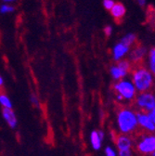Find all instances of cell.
I'll return each instance as SVG.
<instances>
[{
	"instance_id": "7c38bea8",
	"label": "cell",
	"mask_w": 155,
	"mask_h": 156,
	"mask_svg": "<svg viewBox=\"0 0 155 156\" xmlns=\"http://www.w3.org/2000/svg\"><path fill=\"white\" fill-rule=\"evenodd\" d=\"M104 139V133L102 131H93L90 135V142L94 150H100L102 140Z\"/></svg>"
},
{
	"instance_id": "ac0fdd59",
	"label": "cell",
	"mask_w": 155,
	"mask_h": 156,
	"mask_svg": "<svg viewBox=\"0 0 155 156\" xmlns=\"http://www.w3.org/2000/svg\"><path fill=\"white\" fill-rule=\"evenodd\" d=\"M103 8L106 9V10H111V9L113 7V5L115 4V1L114 0H103Z\"/></svg>"
},
{
	"instance_id": "9c48e42d",
	"label": "cell",
	"mask_w": 155,
	"mask_h": 156,
	"mask_svg": "<svg viewBox=\"0 0 155 156\" xmlns=\"http://www.w3.org/2000/svg\"><path fill=\"white\" fill-rule=\"evenodd\" d=\"M137 122L138 125L147 129L150 132H154L155 130V121L151 120L148 113L139 112L137 113Z\"/></svg>"
},
{
	"instance_id": "6da1fadb",
	"label": "cell",
	"mask_w": 155,
	"mask_h": 156,
	"mask_svg": "<svg viewBox=\"0 0 155 156\" xmlns=\"http://www.w3.org/2000/svg\"><path fill=\"white\" fill-rule=\"evenodd\" d=\"M132 82L137 91L148 92L153 85V73L149 69L140 66L133 72Z\"/></svg>"
},
{
	"instance_id": "30bf717a",
	"label": "cell",
	"mask_w": 155,
	"mask_h": 156,
	"mask_svg": "<svg viewBox=\"0 0 155 156\" xmlns=\"http://www.w3.org/2000/svg\"><path fill=\"white\" fill-rule=\"evenodd\" d=\"M2 115L4 117L5 121L7 122V124L9 126L10 128L14 129L17 125H18V120L15 112H13L12 109H8V108H3L2 110Z\"/></svg>"
},
{
	"instance_id": "ffe728a7",
	"label": "cell",
	"mask_w": 155,
	"mask_h": 156,
	"mask_svg": "<svg viewBox=\"0 0 155 156\" xmlns=\"http://www.w3.org/2000/svg\"><path fill=\"white\" fill-rule=\"evenodd\" d=\"M105 155L106 156H117V155H116L115 151L111 147H107L105 149Z\"/></svg>"
},
{
	"instance_id": "7a4b0ae2",
	"label": "cell",
	"mask_w": 155,
	"mask_h": 156,
	"mask_svg": "<svg viewBox=\"0 0 155 156\" xmlns=\"http://www.w3.org/2000/svg\"><path fill=\"white\" fill-rule=\"evenodd\" d=\"M117 124L119 129L124 134L133 132L138 126L137 114L129 109H123L118 112Z\"/></svg>"
},
{
	"instance_id": "484cf974",
	"label": "cell",
	"mask_w": 155,
	"mask_h": 156,
	"mask_svg": "<svg viewBox=\"0 0 155 156\" xmlns=\"http://www.w3.org/2000/svg\"><path fill=\"white\" fill-rule=\"evenodd\" d=\"M150 154H151V156H155V151L152 152V153H150Z\"/></svg>"
},
{
	"instance_id": "277c9868",
	"label": "cell",
	"mask_w": 155,
	"mask_h": 156,
	"mask_svg": "<svg viewBox=\"0 0 155 156\" xmlns=\"http://www.w3.org/2000/svg\"><path fill=\"white\" fill-rule=\"evenodd\" d=\"M131 68V62L127 60H121L117 64L112 65L110 69L111 77L115 81H120L127 75Z\"/></svg>"
},
{
	"instance_id": "7402d4cb",
	"label": "cell",
	"mask_w": 155,
	"mask_h": 156,
	"mask_svg": "<svg viewBox=\"0 0 155 156\" xmlns=\"http://www.w3.org/2000/svg\"><path fill=\"white\" fill-rule=\"evenodd\" d=\"M132 152L131 150H124V151H119V156H131Z\"/></svg>"
},
{
	"instance_id": "3957f363",
	"label": "cell",
	"mask_w": 155,
	"mask_h": 156,
	"mask_svg": "<svg viewBox=\"0 0 155 156\" xmlns=\"http://www.w3.org/2000/svg\"><path fill=\"white\" fill-rule=\"evenodd\" d=\"M114 89L123 100H132L137 94L133 82L129 79H122L118 81L114 85Z\"/></svg>"
},
{
	"instance_id": "8fae6325",
	"label": "cell",
	"mask_w": 155,
	"mask_h": 156,
	"mask_svg": "<svg viewBox=\"0 0 155 156\" xmlns=\"http://www.w3.org/2000/svg\"><path fill=\"white\" fill-rule=\"evenodd\" d=\"M110 12L114 20H116V21H120V20H122L125 17V15L126 13V9L124 4L118 2L113 5V7L111 9Z\"/></svg>"
},
{
	"instance_id": "44dd1931",
	"label": "cell",
	"mask_w": 155,
	"mask_h": 156,
	"mask_svg": "<svg viewBox=\"0 0 155 156\" xmlns=\"http://www.w3.org/2000/svg\"><path fill=\"white\" fill-rule=\"evenodd\" d=\"M104 34H105V35L106 36H111V34H112V31H113V29H112V27L111 26V25H106L105 27H104Z\"/></svg>"
},
{
	"instance_id": "d6986e66",
	"label": "cell",
	"mask_w": 155,
	"mask_h": 156,
	"mask_svg": "<svg viewBox=\"0 0 155 156\" xmlns=\"http://www.w3.org/2000/svg\"><path fill=\"white\" fill-rule=\"evenodd\" d=\"M30 101H31L32 104H33L35 107H37V108L40 107V101H39V100H38V97L35 94H33V93L31 94V96H30Z\"/></svg>"
},
{
	"instance_id": "5b68a950",
	"label": "cell",
	"mask_w": 155,
	"mask_h": 156,
	"mask_svg": "<svg viewBox=\"0 0 155 156\" xmlns=\"http://www.w3.org/2000/svg\"><path fill=\"white\" fill-rule=\"evenodd\" d=\"M137 104L147 112L153 111L155 110V98L150 92H142L137 97Z\"/></svg>"
},
{
	"instance_id": "4fadbf2b",
	"label": "cell",
	"mask_w": 155,
	"mask_h": 156,
	"mask_svg": "<svg viewBox=\"0 0 155 156\" xmlns=\"http://www.w3.org/2000/svg\"><path fill=\"white\" fill-rule=\"evenodd\" d=\"M116 145L119 151H124V150H131L132 147V140L129 136L125 135L119 136L117 140H116Z\"/></svg>"
},
{
	"instance_id": "5bb4252c",
	"label": "cell",
	"mask_w": 155,
	"mask_h": 156,
	"mask_svg": "<svg viewBox=\"0 0 155 156\" xmlns=\"http://www.w3.org/2000/svg\"><path fill=\"white\" fill-rule=\"evenodd\" d=\"M148 65L151 73H155V48H151L148 50Z\"/></svg>"
},
{
	"instance_id": "ba28073f",
	"label": "cell",
	"mask_w": 155,
	"mask_h": 156,
	"mask_svg": "<svg viewBox=\"0 0 155 156\" xmlns=\"http://www.w3.org/2000/svg\"><path fill=\"white\" fill-rule=\"evenodd\" d=\"M148 53V49L144 46H137L129 51V62L132 63H139L143 61V58Z\"/></svg>"
},
{
	"instance_id": "603a6c76",
	"label": "cell",
	"mask_w": 155,
	"mask_h": 156,
	"mask_svg": "<svg viewBox=\"0 0 155 156\" xmlns=\"http://www.w3.org/2000/svg\"><path fill=\"white\" fill-rule=\"evenodd\" d=\"M137 2L140 7H145V5L147 3V0H137Z\"/></svg>"
},
{
	"instance_id": "2e32d148",
	"label": "cell",
	"mask_w": 155,
	"mask_h": 156,
	"mask_svg": "<svg viewBox=\"0 0 155 156\" xmlns=\"http://www.w3.org/2000/svg\"><path fill=\"white\" fill-rule=\"evenodd\" d=\"M0 104L3 108H8V109H12V102L9 100V98L4 94L0 93Z\"/></svg>"
},
{
	"instance_id": "cb8c5ba5",
	"label": "cell",
	"mask_w": 155,
	"mask_h": 156,
	"mask_svg": "<svg viewBox=\"0 0 155 156\" xmlns=\"http://www.w3.org/2000/svg\"><path fill=\"white\" fill-rule=\"evenodd\" d=\"M3 3H6V4H11L12 2H14L15 0H1Z\"/></svg>"
},
{
	"instance_id": "52a82bcc",
	"label": "cell",
	"mask_w": 155,
	"mask_h": 156,
	"mask_svg": "<svg viewBox=\"0 0 155 156\" xmlns=\"http://www.w3.org/2000/svg\"><path fill=\"white\" fill-rule=\"evenodd\" d=\"M131 50V48L126 46L125 44H124L123 42H118L116 43L111 50V54H112V58L115 62H119L121 60H124V58L129 53V51Z\"/></svg>"
},
{
	"instance_id": "8992f818",
	"label": "cell",
	"mask_w": 155,
	"mask_h": 156,
	"mask_svg": "<svg viewBox=\"0 0 155 156\" xmlns=\"http://www.w3.org/2000/svg\"><path fill=\"white\" fill-rule=\"evenodd\" d=\"M138 150L144 154H150L155 151V136L153 135L143 138L138 144Z\"/></svg>"
},
{
	"instance_id": "d4e9b609",
	"label": "cell",
	"mask_w": 155,
	"mask_h": 156,
	"mask_svg": "<svg viewBox=\"0 0 155 156\" xmlns=\"http://www.w3.org/2000/svg\"><path fill=\"white\" fill-rule=\"evenodd\" d=\"M3 85H4V79L2 76H0V87H3Z\"/></svg>"
},
{
	"instance_id": "9a60e30c",
	"label": "cell",
	"mask_w": 155,
	"mask_h": 156,
	"mask_svg": "<svg viewBox=\"0 0 155 156\" xmlns=\"http://www.w3.org/2000/svg\"><path fill=\"white\" fill-rule=\"evenodd\" d=\"M121 42H123L124 44L131 48L136 42H137V34L134 33H128L123 36V38L121 39Z\"/></svg>"
},
{
	"instance_id": "e0dca14e",
	"label": "cell",
	"mask_w": 155,
	"mask_h": 156,
	"mask_svg": "<svg viewBox=\"0 0 155 156\" xmlns=\"http://www.w3.org/2000/svg\"><path fill=\"white\" fill-rule=\"evenodd\" d=\"M15 8L11 4H6L3 3L2 5H0V13L1 14H9L14 12Z\"/></svg>"
}]
</instances>
